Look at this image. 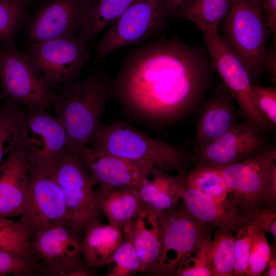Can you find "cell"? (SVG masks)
I'll return each mask as SVG.
<instances>
[{"mask_svg": "<svg viewBox=\"0 0 276 276\" xmlns=\"http://www.w3.org/2000/svg\"><path fill=\"white\" fill-rule=\"evenodd\" d=\"M254 221L259 229L276 237V209L275 207H265L259 209L249 216Z\"/></svg>", "mask_w": 276, "mask_h": 276, "instance_id": "obj_38", "label": "cell"}, {"mask_svg": "<svg viewBox=\"0 0 276 276\" xmlns=\"http://www.w3.org/2000/svg\"><path fill=\"white\" fill-rule=\"evenodd\" d=\"M267 271L264 274L266 276H275L276 275V257L274 251L268 262L267 266Z\"/></svg>", "mask_w": 276, "mask_h": 276, "instance_id": "obj_43", "label": "cell"}, {"mask_svg": "<svg viewBox=\"0 0 276 276\" xmlns=\"http://www.w3.org/2000/svg\"><path fill=\"white\" fill-rule=\"evenodd\" d=\"M177 175L180 200L186 209L198 220L218 228L234 232L250 219L235 208L190 186L180 173Z\"/></svg>", "mask_w": 276, "mask_h": 276, "instance_id": "obj_19", "label": "cell"}, {"mask_svg": "<svg viewBox=\"0 0 276 276\" xmlns=\"http://www.w3.org/2000/svg\"><path fill=\"white\" fill-rule=\"evenodd\" d=\"M121 244L108 264L107 276H131L142 273V267L128 229L124 231Z\"/></svg>", "mask_w": 276, "mask_h": 276, "instance_id": "obj_30", "label": "cell"}, {"mask_svg": "<svg viewBox=\"0 0 276 276\" xmlns=\"http://www.w3.org/2000/svg\"><path fill=\"white\" fill-rule=\"evenodd\" d=\"M89 44L72 35L32 42L25 53L50 88L79 78L89 57Z\"/></svg>", "mask_w": 276, "mask_h": 276, "instance_id": "obj_8", "label": "cell"}, {"mask_svg": "<svg viewBox=\"0 0 276 276\" xmlns=\"http://www.w3.org/2000/svg\"><path fill=\"white\" fill-rule=\"evenodd\" d=\"M233 0H190L174 14L195 24L201 31L218 29L229 14Z\"/></svg>", "mask_w": 276, "mask_h": 276, "instance_id": "obj_26", "label": "cell"}, {"mask_svg": "<svg viewBox=\"0 0 276 276\" xmlns=\"http://www.w3.org/2000/svg\"><path fill=\"white\" fill-rule=\"evenodd\" d=\"M265 233L264 231L258 229L254 237L246 275H261L267 268L273 250L268 242Z\"/></svg>", "mask_w": 276, "mask_h": 276, "instance_id": "obj_36", "label": "cell"}, {"mask_svg": "<svg viewBox=\"0 0 276 276\" xmlns=\"http://www.w3.org/2000/svg\"><path fill=\"white\" fill-rule=\"evenodd\" d=\"M156 222L162 248L159 275H174L181 261L212 236L214 227L193 216L182 203Z\"/></svg>", "mask_w": 276, "mask_h": 276, "instance_id": "obj_7", "label": "cell"}, {"mask_svg": "<svg viewBox=\"0 0 276 276\" xmlns=\"http://www.w3.org/2000/svg\"><path fill=\"white\" fill-rule=\"evenodd\" d=\"M64 199L67 220L83 234L103 214L88 170L77 152L67 147L54 170Z\"/></svg>", "mask_w": 276, "mask_h": 276, "instance_id": "obj_6", "label": "cell"}, {"mask_svg": "<svg viewBox=\"0 0 276 276\" xmlns=\"http://www.w3.org/2000/svg\"><path fill=\"white\" fill-rule=\"evenodd\" d=\"M261 8L266 17V26L273 34L275 41L276 0H261Z\"/></svg>", "mask_w": 276, "mask_h": 276, "instance_id": "obj_40", "label": "cell"}, {"mask_svg": "<svg viewBox=\"0 0 276 276\" xmlns=\"http://www.w3.org/2000/svg\"><path fill=\"white\" fill-rule=\"evenodd\" d=\"M122 229L101 221L94 222L83 234L82 255L86 265L93 270L107 266L123 240Z\"/></svg>", "mask_w": 276, "mask_h": 276, "instance_id": "obj_23", "label": "cell"}, {"mask_svg": "<svg viewBox=\"0 0 276 276\" xmlns=\"http://www.w3.org/2000/svg\"><path fill=\"white\" fill-rule=\"evenodd\" d=\"M209 64L199 50L176 40L137 49L124 61L112 91L127 105L163 121L189 112L204 94Z\"/></svg>", "mask_w": 276, "mask_h": 276, "instance_id": "obj_1", "label": "cell"}, {"mask_svg": "<svg viewBox=\"0 0 276 276\" xmlns=\"http://www.w3.org/2000/svg\"><path fill=\"white\" fill-rule=\"evenodd\" d=\"M261 0H233L224 24L225 39L252 77L262 70L270 32L262 15Z\"/></svg>", "mask_w": 276, "mask_h": 276, "instance_id": "obj_5", "label": "cell"}, {"mask_svg": "<svg viewBox=\"0 0 276 276\" xmlns=\"http://www.w3.org/2000/svg\"><path fill=\"white\" fill-rule=\"evenodd\" d=\"M86 0H47L36 12L29 27L32 42L78 34L85 14Z\"/></svg>", "mask_w": 276, "mask_h": 276, "instance_id": "obj_17", "label": "cell"}, {"mask_svg": "<svg viewBox=\"0 0 276 276\" xmlns=\"http://www.w3.org/2000/svg\"><path fill=\"white\" fill-rule=\"evenodd\" d=\"M234 232L218 228L211 241L210 260L213 276H232L234 269Z\"/></svg>", "mask_w": 276, "mask_h": 276, "instance_id": "obj_29", "label": "cell"}, {"mask_svg": "<svg viewBox=\"0 0 276 276\" xmlns=\"http://www.w3.org/2000/svg\"><path fill=\"white\" fill-rule=\"evenodd\" d=\"M211 241V236L205 239L195 252L181 261L174 275L213 276L210 260Z\"/></svg>", "mask_w": 276, "mask_h": 276, "instance_id": "obj_34", "label": "cell"}, {"mask_svg": "<svg viewBox=\"0 0 276 276\" xmlns=\"http://www.w3.org/2000/svg\"><path fill=\"white\" fill-rule=\"evenodd\" d=\"M166 18L164 0H133L98 41L97 57L105 58L117 50L148 39L160 29Z\"/></svg>", "mask_w": 276, "mask_h": 276, "instance_id": "obj_11", "label": "cell"}, {"mask_svg": "<svg viewBox=\"0 0 276 276\" xmlns=\"http://www.w3.org/2000/svg\"><path fill=\"white\" fill-rule=\"evenodd\" d=\"M27 9V0H0V42L13 45L18 26Z\"/></svg>", "mask_w": 276, "mask_h": 276, "instance_id": "obj_31", "label": "cell"}, {"mask_svg": "<svg viewBox=\"0 0 276 276\" xmlns=\"http://www.w3.org/2000/svg\"><path fill=\"white\" fill-rule=\"evenodd\" d=\"M264 130L249 120L237 123L222 136L195 148V166L221 168L243 160L266 147Z\"/></svg>", "mask_w": 276, "mask_h": 276, "instance_id": "obj_14", "label": "cell"}, {"mask_svg": "<svg viewBox=\"0 0 276 276\" xmlns=\"http://www.w3.org/2000/svg\"><path fill=\"white\" fill-rule=\"evenodd\" d=\"M178 173L190 186L215 200L237 209L232 191L216 168L194 166Z\"/></svg>", "mask_w": 276, "mask_h": 276, "instance_id": "obj_27", "label": "cell"}, {"mask_svg": "<svg viewBox=\"0 0 276 276\" xmlns=\"http://www.w3.org/2000/svg\"><path fill=\"white\" fill-rule=\"evenodd\" d=\"M190 0H164V12L166 17L173 14Z\"/></svg>", "mask_w": 276, "mask_h": 276, "instance_id": "obj_42", "label": "cell"}, {"mask_svg": "<svg viewBox=\"0 0 276 276\" xmlns=\"http://www.w3.org/2000/svg\"><path fill=\"white\" fill-rule=\"evenodd\" d=\"M89 143L90 147L99 150L129 159L147 161L168 172L180 173L188 168L190 159L183 149L151 137L123 122L100 124Z\"/></svg>", "mask_w": 276, "mask_h": 276, "instance_id": "obj_3", "label": "cell"}, {"mask_svg": "<svg viewBox=\"0 0 276 276\" xmlns=\"http://www.w3.org/2000/svg\"><path fill=\"white\" fill-rule=\"evenodd\" d=\"M263 68L269 73L271 79L275 81L276 78L275 45L270 50H266L262 65V70Z\"/></svg>", "mask_w": 276, "mask_h": 276, "instance_id": "obj_41", "label": "cell"}, {"mask_svg": "<svg viewBox=\"0 0 276 276\" xmlns=\"http://www.w3.org/2000/svg\"><path fill=\"white\" fill-rule=\"evenodd\" d=\"M258 229L254 221L250 219L235 232L233 275H245L252 239Z\"/></svg>", "mask_w": 276, "mask_h": 276, "instance_id": "obj_33", "label": "cell"}, {"mask_svg": "<svg viewBox=\"0 0 276 276\" xmlns=\"http://www.w3.org/2000/svg\"><path fill=\"white\" fill-rule=\"evenodd\" d=\"M31 165L21 136L0 166V217L20 216L29 183Z\"/></svg>", "mask_w": 276, "mask_h": 276, "instance_id": "obj_18", "label": "cell"}, {"mask_svg": "<svg viewBox=\"0 0 276 276\" xmlns=\"http://www.w3.org/2000/svg\"><path fill=\"white\" fill-rule=\"evenodd\" d=\"M96 187H139L154 166L151 163L129 159L86 145L76 149Z\"/></svg>", "mask_w": 276, "mask_h": 276, "instance_id": "obj_15", "label": "cell"}, {"mask_svg": "<svg viewBox=\"0 0 276 276\" xmlns=\"http://www.w3.org/2000/svg\"><path fill=\"white\" fill-rule=\"evenodd\" d=\"M18 220L30 238L38 232L68 223L64 199L54 170L31 166L23 211Z\"/></svg>", "mask_w": 276, "mask_h": 276, "instance_id": "obj_13", "label": "cell"}, {"mask_svg": "<svg viewBox=\"0 0 276 276\" xmlns=\"http://www.w3.org/2000/svg\"><path fill=\"white\" fill-rule=\"evenodd\" d=\"M1 97L47 110L53 93L25 53L13 45L0 44Z\"/></svg>", "mask_w": 276, "mask_h": 276, "instance_id": "obj_9", "label": "cell"}, {"mask_svg": "<svg viewBox=\"0 0 276 276\" xmlns=\"http://www.w3.org/2000/svg\"><path fill=\"white\" fill-rule=\"evenodd\" d=\"M133 0H86L83 24L79 35L90 43L118 18Z\"/></svg>", "mask_w": 276, "mask_h": 276, "instance_id": "obj_25", "label": "cell"}, {"mask_svg": "<svg viewBox=\"0 0 276 276\" xmlns=\"http://www.w3.org/2000/svg\"><path fill=\"white\" fill-rule=\"evenodd\" d=\"M111 83L105 75L96 73L62 84L60 91L54 94L55 116L65 129L67 146L73 151L86 145L100 124Z\"/></svg>", "mask_w": 276, "mask_h": 276, "instance_id": "obj_2", "label": "cell"}, {"mask_svg": "<svg viewBox=\"0 0 276 276\" xmlns=\"http://www.w3.org/2000/svg\"><path fill=\"white\" fill-rule=\"evenodd\" d=\"M83 234L68 223L45 228L29 240L32 257L40 268V275L83 260Z\"/></svg>", "mask_w": 276, "mask_h": 276, "instance_id": "obj_16", "label": "cell"}, {"mask_svg": "<svg viewBox=\"0 0 276 276\" xmlns=\"http://www.w3.org/2000/svg\"><path fill=\"white\" fill-rule=\"evenodd\" d=\"M0 107H1V106H0Z\"/></svg>", "mask_w": 276, "mask_h": 276, "instance_id": "obj_44", "label": "cell"}, {"mask_svg": "<svg viewBox=\"0 0 276 276\" xmlns=\"http://www.w3.org/2000/svg\"><path fill=\"white\" fill-rule=\"evenodd\" d=\"M40 275V268L31 256L0 250V276Z\"/></svg>", "mask_w": 276, "mask_h": 276, "instance_id": "obj_35", "label": "cell"}, {"mask_svg": "<svg viewBox=\"0 0 276 276\" xmlns=\"http://www.w3.org/2000/svg\"><path fill=\"white\" fill-rule=\"evenodd\" d=\"M94 270L85 264L83 259L52 269L45 276H90L95 275Z\"/></svg>", "mask_w": 276, "mask_h": 276, "instance_id": "obj_39", "label": "cell"}, {"mask_svg": "<svg viewBox=\"0 0 276 276\" xmlns=\"http://www.w3.org/2000/svg\"><path fill=\"white\" fill-rule=\"evenodd\" d=\"M234 100L223 84L212 94L197 121L195 148L222 136L238 123Z\"/></svg>", "mask_w": 276, "mask_h": 276, "instance_id": "obj_20", "label": "cell"}, {"mask_svg": "<svg viewBox=\"0 0 276 276\" xmlns=\"http://www.w3.org/2000/svg\"><path fill=\"white\" fill-rule=\"evenodd\" d=\"M95 190L109 224L122 231L142 213L138 187H97Z\"/></svg>", "mask_w": 276, "mask_h": 276, "instance_id": "obj_22", "label": "cell"}, {"mask_svg": "<svg viewBox=\"0 0 276 276\" xmlns=\"http://www.w3.org/2000/svg\"><path fill=\"white\" fill-rule=\"evenodd\" d=\"M156 219L142 212L126 229L131 234L142 273L159 275L162 248Z\"/></svg>", "mask_w": 276, "mask_h": 276, "instance_id": "obj_24", "label": "cell"}, {"mask_svg": "<svg viewBox=\"0 0 276 276\" xmlns=\"http://www.w3.org/2000/svg\"><path fill=\"white\" fill-rule=\"evenodd\" d=\"M142 212L157 219L180 200L177 175L153 166L138 187Z\"/></svg>", "mask_w": 276, "mask_h": 276, "instance_id": "obj_21", "label": "cell"}, {"mask_svg": "<svg viewBox=\"0 0 276 276\" xmlns=\"http://www.w3.org/2000/svg\"><path fill=\"white\" fill-rule=\"evenodd\" d=\"M21 140L31 166L54 170L67 148L65 129L47 110L25 106Z\"/></svg>", "mask_w": 276, "mask_h": 276, "instance_id": "obj_12", "label": "cell"}, {"mask_svg": "<svg viewBox=\"0 0 276 276\" xmlns=\"http://www.w3.org/2000/svg\"><path fill=\"white\" fill-rule=\"evenodd\" d=\"M30 239L28 232L18 221L0 217V250L32 257Z\"/></svg>", "mask_w": 276, "mask_h": 276, "instance_id": "obj_32", "label": "cell"}, {"mask_svg": "<svg viewBox=\"0 0 276 276\" xmlns=\"http://www.w3.org/2000/svg\"><path fill=\"white\" fill-rule=\"evenodd\" d=\"M201 32L212 63L223 85L238 103L242 115L263 130L268 129L256 108L252 91V77L245 64L227 45L218 29Z\"/></svg>", "mask_w": 276, "mask_h": 276, "instance_id": "obj_10", "label": "cell"}, {"mask_svg": "<svg viewBox=\"0 0 276 276\" xmlns=\"http://www.w3.org/2000/svg\"><path fill=\"white\" fill-rule=\"evenodd\" d=\"M275 148L267 146L243 160L216 168L231 190L241 215L249 218L259 209L275 207Z\"/></svg>", "mask_w": 276, "mask_h": 276, "instance_id": "obj_4", "label": "cell"}, {"mask_svg": "<svg viewBox=\"0 0 276 276\" xmlns=\"http://www.w3.org/2000/svg\"><path fill=\"white\" fill-rule=\"evenodd\" d=\"M20 104L6 100L0 107V166L21 136L24 111Z\"/></svg>", "mask_w": 276, "mask_h": 276, "instance_id": "obj_28", "label": "cell"}, {"mask_svg": "<svg viewBox=\"0 0 276 276\" xmlns=\"http://www.w3.org/2000/svg\"><path fill=\"white\" fill-rule=\"evenodd\" d=\"M253 96L256 108L269 128L276 125V88L253 85Z\"/></svg>", "mask_w": 276, "mask_h": 276, "instance_id": "obj_37", "label": "cell"}]
</instances>
